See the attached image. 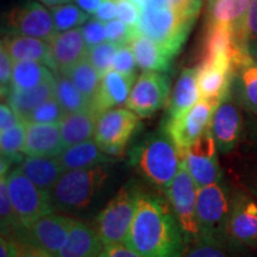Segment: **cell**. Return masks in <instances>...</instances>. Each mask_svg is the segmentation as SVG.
<instances>
[{"instance_id":"obj_29","label":"cell","mask_w":257,"mask_h":257,"mask_svg":"<svg viewBox=\"0 0 257 257\" xmlns=\"http://www.w3.org/2000/svg\"><path fill=\"white\" fill-rule=\"evenodd\" d=\"M54 96H55V79L30 89H10L6 94V100L25 121L32 111Z\"/></svg>"},{"instance_id":"obj_32","label":"cell","mask_w":257,"mask_h":257,"mask_svg":"<svg viewBox=\"0 0 257 257\" xmlns=\"http://www.w3.org/2000/svg\"><path fill=\"white\" fill-rule=\"evenodd\" d=\"M55 79L47 64L38 61H16L10 89H30Z\"/></svg>"},{"instance_id":"obj_47","label":"cell","mask_w":257,"mask_h":257,"mask_svg":"<svg viewBox=\"0 0 257 257\" xmlns=\"http://www.w3.org/2000/svg\"><path fill=\"white\" fill-rule=\"evenodd\" d=\"M99 257H143L126 244H110L105 245Z\"/></svg>"},{"instance_id":"obj_17","label":"cell","mask_w":257,"mask_h":257,"mask_svg":"<svg viewBox=\"0 0 257 257\" xmlns=\"http://www.w3.org/2000/svg\"><path fill=\"white\" fill-rule=\"evenodd\" d=\"M63 149L60 123H27L25 156L57 157Z\"/></svg>"},{"instance_id":"obj_27","label":"cell","mask_w":257,"mask_h":257,"mask_svg":"<svg viewBox=\"0 0 257 257\" xmlns=\"http://www.w3.org/2000/svg\"><path fill=\"white\" fill-rule=\"evenodd\" d=\"M18 168L37 187L49 193L64 172L59 157L25 156L19 162Z\"/></svg>"},{"instance_id":"obj_42","label":"cell","mask_w":257,"mask_h":257,"mask_svg":"<svg viewBox=\"0 0 257 257\" xmlns=\"http://www.w3.org/2000/svg\"><path fill=\"white\" fill-rule=\"evenodd\" d=\"M136 34H138V32L134 31L133 29L125 24L124 22H121L120 19H113V21L106 23L107 41L118 44V46L128 44Z\"/></svg>"},{"instance_id":"obj_41","label":"cell","mask_w":257,"mask_h":257,"mask_svg":"<svg viewBox=\"0 0 257 257\" xmlns=\"http://www.w3.org/2000/svg\"><path fill=\"white\" fill-rule=\"evenodd\" d=\"M81 31L85 38L86 46L88 49H92L99 44L107 41L106 35V23L98 21L95 18H91L81 27Z\"/></svg>"},{"instance_id":"obj_11","label":"cell","mask_w":257,"mask_h":257,"mask_svg":"<svg viewBox=\"0 0 257 257\" xmlns=\"http://www.w3.org/2000/svg\"><path fill=\"white\" fill-rule=\"evenodd\" d=\"M218 102L219 101L200 99L181 117L166 121L165 133L172 138L182 159H185L188 147L210 127L212 115Z\"/></svg>"},{"instance_id":"obj_53","label":"cell","mask_w":257,"mask_h":257,"mask_svg":"<svg viewBox=\"0 0 257 257\" xmlns=\"http://www.w3.org/2000/svg\"><path fill=\"white\" fill-rule=\"evenodd\" d=\"M38 2L42 3L43 5L49 6V8H53V6H56V5L67 4V3H69L70 0H38Z\"/></svg>"},{"instance_id":"obj_21","label":"cell","mask_w":257,"mask_h":257,"mask_svg":"<svg viewBox=\"0 0 257 257\" xmlns=\"http://www.w3.org/2000/svg\"><path fill=\"white\" fill-rule=\"evenodd\" d=\"M199 67L186 68L180 74L175 87L169 96L167 106V120H173L181 117L186 112L191 110L200 100L199 91ZM166 120V121H167Z\"/></svg>"},{"instance_id":"obj_7","label":"cell","mask_w":257,"mask_h":257,"mask_svg":"<svg viewBox=\"0 0 257 257\" xmlns=\"http://www.w3.org/2000/svg\"><path fill=\"white\" fill-rule=\"evenodd\" d=\"M6 182L15 212L24 229L40 218L53 213L55 207L50 193L37 187L18 167L6 174Z\"/></svg>"},{"instance_id":"obj_12","label":"cell","mask_w":257,"mask_h":257,"mask_svg":"<svg viewBox=\"0 0 257 257\" xmlns=\"http://www.w3.org/2000/svg\"><path fill=\"white\" fill-rule=\"evenodd\" d=\"M170 93V81L165 73L143 72L135 81L126 105L138 117H150L166 105Z\"/></svg>"},{"instance_id":"obj_28","label":"cell","mask_w":257,"mask_h":257,"mask_svg":"<svg viewBox=\"0 0 257 257\" xmlns=\"http://www.w3.org/2000/svg\"><path fill=\"white\" fill-rule=\"evenodd\" d=\"M57 157L64 172L73 169L92 168V167L100 166L101 163L110 161V156L102 152L94 138L64 148Z\"/></svg>"},{"instance_id":"obj_36","label":"cell","mask_w":257,"mask_h":257,"mask_svg":"<svg viewBox=\"0 0 257 257\" xmlns=\"http://www.w3.org/2000/svg\"><path fill=\"white\" fill-rule=\"evenodd\" d=\"M50 12L57 34L81 28L89 17V15L86 14L78 5L70 3L53 6L50 8Z\"/></svg>"},{"instance_id":"obj_19","label":"cell","mask_w":257,"mask_h":257,"mask_svg":"<svg viewBox=\"0 0 257 257\" xmlns=\"http://www.w3.org/2000/svg\"><path fill=\"white\" fill-rule=\"evenodd\" d=\"M135 81L136 78H130L111 69L101 78L100 87L92 102V108L98 114H101L111 108L125 106Z\"/></svg>"},{"instance_id":"obj_22","label":"cell","mask_w":257,"mask_h":257,"mask_svg":"<svg viewBox=\"0 0 257 257\" xmlns=\"http://www.w3.org/2000/svg\"><path fill=\"white\" fill-rule=\"evenodd\" d=\"M2 46L15 61H38L47 64L55 73L50 42L36 37L6 35L2 40Z\"/></svg>"},{"instance_id":"obj_24","label":"cell","mask_w":257,"mask_h":257,"mask_svg":"<svg viewBox=\"0 0 257 257\" xmlns=\"http://www.w3.org/2000/svg\"><path fill=\"white\" fill-rule=\"evenodd\" d=\"M104 246L95 227L75 220L68 239L56 257H99Z\"/></svg>"},{"instance_id":"obj_51","label":"cell","mask_w":257,"mask_h":257,"mask_svg":"<svg viewBox=\"0 0 257 257\" xmlns=\"http://www.w3.org/2000/svg\"><path fill=\"white\" fill-rule=\"evenodd\" d=\"M73 2L75 3L80 9L83 10L86 14L91 16L95 14L96 10L99 9V6L101 5V3L104 2V0H73Z\"/></svg>"},{"instance_id":"obj_38","label":"cell","mask_w":257,"mask_h":257,"mask_svg":"<svg viewBox=\"0 0 257 257\" xmlns=\"http://www.w3.org/2000/svg\"><path fill=\"white\" fill-rule=\"evenodd\" d=\"M119 47L120 46H118V44L106 41L104 43L92 48V49H88L86 57L91 61V63L95 67L101 78L106 73L110 72L113 67L115 53Z\"/></svg>"},{"instance_id":"obj_39","label":"cell","mask_w":257,"mask_h":257,"mask_svg":"<svg viewBox=\"0 0 257 257\" xmlns=\"http://www.w3.org/2000/svg\"><path fill=\"white\" fill-rule=\"evenodd\" d=\"M67 113L61 107L55 96L38 106L25 119L27 123H60Z\"/></svg>"},{"instance_id":"obj_44","label":"cell","mask_w":257,"mask_h":257,"mask_svg":"<svg viewBox=\"0 0 257 257\" xmlns=\"http://www.w3.org/2000/svg\"><path fill=\"white\" fill-rule=\"evenodd\" d=\"M117 18L137 31L141 18V10L131 0H117Z\"/></svg>"},{"instance_id":"obj_8","label":"cell","mask_w":257,"mask_h":257,"mask_svg":"<svg viewBox=\"0 0 257 257\" xmlns=\"http://www.w3.org/2000/svg\"><path fill=\"white\" fill-rule=\"evenodd\" d=\"M3 32L51 42L57 32L50 10L36 0L18 3L3 17Z\"/></svg>"},{"instance_id":"obj_15","label":"cell","mask_w":257,"mask_h":257,"mask_svg":"<svg viewBox=\"0 0 257 257\" xmlns=\"http://www.w3.org/2000/svg\"><path fill=\"white\" fill-rule=\"evenodd\" d=\"M227 237L240 245L257 248V197L249 191H233Z\"/></svg>"},{"instance_id":"obj_40","label":"cell","mask_w":257,"mask_h":257,"mask_svg":"<svg viewBox=\"0 0 257 257\" xmlns=\"http://www.w3.org/2000/svg\"><path fill=\"white\" fill-rule=\"evenodd\" d=\"M136 57L134 55L130 44H124L118 48L112 69L130 78H136Z\"/></svg>"},{"instance_id":"obj_50","label":"cell","mask_w":257,"mask_h":257,"mask_svg":"<svg viewBox=\"0 0 257 257\" xmlns=\"http://www.w3.org/2000/svg\"><path fill=\"white\" fill-rule=\"evenodd\" d=\"M18 242L14 238L3 236L0 239V257H17Z\"/></svg>"},{"instance_id":"obj_34","label":"cell","mask_w":257,"mask_h":257,"mask_svg":"<svg viewBox=\"0 0 257 257\" xmlns=\"http://www.w3.org/2000/svg\"><path fill=\"white\" fill-rule=\"evenodd\" d=\"M55 99L66 113L92 107L91 101L79 91L66 74L55 73Z\"/></svg>"},{"instance_id":"obj_52","label":"cell","mask_w":257,"mask_h":257,"mask_svg":"<svg viewBox=\"0 0 257 257\" xmlns=\"http://www.w3.org/2000/svg\"><path fill=\"white\" fill-rule=\"evenodd\" d=\"M246 184H248V191L257 197V168L248 176Z\"/></svg>"},{"instance_id":"obj_37","label":"cell","mask_w":257,"mask_h":257,"mask_svg":"<svg viewBox=\"0 0 257 257\" xmlns=\"http://www.w3.org/2000/svg\"><path fill=\"white\" fill-rule=\"evenodd\" d=\"M234 32L243 51L257 61V0H252L242 25Z\"/></svg>"},{"instance_id":"obj_49","label":"cell","mask_w":257,"mask_h":257,"mask_svg":"<svg viewBox=\"0 0 257 257\" xmlns=\"http://www.w3.org/2000/svg\"><path fill=\"white\" fill-rule=\"evenodd\" d=\"M18 242V240H17ZM17 257H55L47 250L40 248L29 242H18Z\"/></svg>"},{"instance_id":"obj_25","label":"cell","mask_w":257,"mask_h":257,"mask_svg":"<svg viewBox=\"0 0 257 257\" xmlns=\"http://www.w3.org/2000/svg\"><path fill=\"white\" fill-rule=\"evenodd\" d=\"M98 118L99 114L92 107L64 115L63 119L60 121L63 148L93 140Z\"/></svg>"},{"instance_id":"obj_16","label":"cell","mask_w":257,"mask_h":257,"mask_svg":"<svg viewBox=\"0 0 257 257\" xmlns=\"http://www.w3.org/2000/svg\"><path fill=\"white\" fill-rule=\"evenodd\" d=\"M75 220L62 214L49 213L24 229L18 242H29L57 256L68 239L70 229Z\"/></svg>"},{"instance_id":"obj_31","label":"cell","mask_w":257,"mask_h":257,"mask_svg":"<svg viewBox=\"0 0 257 257\" xmlns=\"http://www.w3.org/2000/svg\"><path fill=\"white\" fill-rule=\"evenodd\" d=\"M252 0H208L206 23L225 24L237 30L242 25Z\"/></svg>"},{"instance_id":"obj_13","label":"cell","mask_w":257,"mask_h":257,"mask_svg":"<svg viewBox=\"0 0 257 257\" xmlns=\"http://www.w3.org/2000/svg\"><path fill=\"white\" fill-rule=\"evenodd\" d=\"M210 128L220 154L227 155L238 146L243 133L240 105L234 99L231 88L218 102L212 115Z\"/></svg>"},{"instance_id":"obj_30","label":"cell","mask_w":257,"mask_h":257,"mask_svg":"<svg viewBox=\"0 0 257 257\" xmlns=\"http://www.w3.org/2000/svg\"><path fill=\"white\" fill-rule=\"evenodd\" d=\"M252 250L231 239H198L188 244L184 257H257Z\"/></svg>"},{"instance_id":"obj_33","label":"cell","mask_w":257,"mask_h":257,"mask_svg":"<svg viewBox=\"0 0 257 257\" xmlns=\"http://www.w3.org/2000/svg\"><path fill=\"white\" fill-rule=\"evenodd\" d=\"M63 74L72 80L79 91L91 101V104L94 101L100 87L101 76L87 57L80 60Z\"/></svg>"},{"instance_id":"obj_10","label":"cell","mask_w":257,"mask_h":257,"mask_svg":"<svg viewBox=\"0 0 257 257\" xmlns=\"http://www.w3.org/2000/svg\"><path fill=\"white\" fill-rule=\"evenodd\" d=\"M138 115L128 108L115 107L99 114L94 141L108 156H119L136 130Z\"/></svg>"},{"instance_id":"obj_14","label":"cell","mask_w":257,"mask_h":257,"mask_svg":"<svg viewBox=\"0 0 257 257\" xmlns=\"http://www.w3.org/2000/svg\"><path fill=\"white\" fill-rule=\"evenodd\" d=\"M218 153L210 127L186 150L185 163L198 187L216 184L223 179Z\"/></svg>"},{"instance_id":"obj_35","label":"cell","mask_w":257,"mask_h":257,"mask_svg":"<svg viewBox=\"0 0 257 257\" xmlns=\"http://www.w3.org/2000/svg\"><path fill=\"white\" fill-rule=\"evenodd\" d=\"M27 137V121H21L16 126L0 133V150L2 159L11 165L14 162H21L23 157V150Z\"/></svg>"},{"instance_id":"obj_18","label":"cell","mask_w":257,"mask_h":257,"mask_svg":"<svg viewBox=\"0 0 257 257\" xmlns=\"http://www.w3.org/2000/svg\"><path fill=\"white\" fill-rule=\"evenodd\" d=\"M231 92L240 107L257 115V61L250 55L233 66Z\"/></svg>"},{"instance_id":"obj_5","label":"cell","mask_w":257,"mask_h":257,"mask_svg":"<svg viewBox=\"0 0 257 257\" xmlns=\"http://www.w3.org/2000/svg\"><path fill=\"white\" fill-rule=\"evenodd\" d=\"M104 167L66 170L50 191L51 201L57 210H79L88 206L105 182Z\"/></svg>"},{"instance_id":"obj_48","label":"cell","mask_w":257,"mask_h":257,"mask_svg":"<svg viewBox=\"0 0 257 257\" xmlns=\"http://www.w3.org/2000/svg\"><path fill=\"white\" fill-rule=\"evenodd\" d=\"M93 16L104 23L113 21L117 17V0H104Z\"/></svg>"},{"instance_id":"obj_2","label":"cell","mask_w":257,"mask_h":257,"mask_svg":"<svg viewBox=\"0 0 257 257\" xmlns=\"http://www.w3.org/2000/svg\"><path fill=\"white\" fill-rule=\"evenodd\" d=\"M182 160L178 148L166 133L150 135L133 153V165L141 175L165 191L178 174Z\"/></svg>"},{"instance_id":"obj_26","label":"cell","mask_w":257,"mask_h":257,"mask_svg":"<svg viewBox=\"0 0 257 257\" xmlns=\"http://www.w3.org/2000/svg\"><path fill=\"white\" fill-rule=\"evenodd\" d=\"M128 44L136 57L137 66L143 72L167 73L172 67V61L174 57L170 56L152 38L138 32Z\"/></svg>"},{"instance_id":"obj_1","label":"cell","mask_w":257,"mask_h":257,"mask_svg":"<svg viewBox=\"0 0 257 257\" xmlns=\"http://www.w3.org/2000/svg\"><path fill=\"white\" fill-rule=\"evenodd\" d=\"M143 257H184L185 233L169 202L142 193L125 242Z\"/></svg>"},{"instance_id":"obj_3","label":"cell","mask_w":257,"mask_h":257,"mask_svg":"<svg viewBox=\"0 0 257 257\" xmlns=\"http://www.w3.org/2000/svg\"><path fill=\"white\" fill-rule=\"evenodd\" d=\"M197 18L188 17L166 6L148 3L141 9L137 31L152 38L174 57L184 47Z\"/></svg>"},{"instance_id":"obj_4","label":"cell","mask_w":257,"mask_h":257,"mask_svg":"<svg viewBox=\"0 0 257 257\" xmlns=\"http://www.w3.org/2000/svg\"><path fill=\"white\" fill-rule=\"evenodd\" d=\"M232 194L230 186L219 180L216 184L199 187L197 216L200 239L226 240Z\"/></svg>"},{"instance_id":"obj_46","label":"cell","mask_w":257,"mask_h":257,"mask_svg":"<svg viewBox=\"0 0 257 257\" xmlns=\"http://www.w3.org/2000/svg\"><path fill=\"white\" fill-rule=\"evenodd\" d=\"M23 121L17 112L10 106L8 102H2L0 105V133L9 130Z\"/></svg>"},{"instance_id":"obj_55","label":"cell","mask_w":257,"mask_h":257,"mask_svg":"<svg viewBox=\"0 0 257 257\" xmlns=\"http://www.w3.org/2000/svg\"><path fill=\"white\" fill-rule=\"evenodd\" d=\"M252 136H253V140H255L257 143V119L255 121V124L252 125Z\"/></svg>"},{"instance_id":"obj_54","label":"cell","mask_w":257,"mask_h":257,"mask_svg":"<svg viewBox=\"0 0 257 257\" xmlns=\"http://www.w3.org/2000/svg\"><path fill=\"white\" fill-rule=\"evenodd\" d=\"M131 2H133L134 3V4L135 5H136L137 6V8L138 9H143L144 8V6H146L147 4H148V3H149L150 2V0H131Z\"/></svg>"},{"instance_id":"obj_6","label":"cell","mask_w":257,"mask_h":257,"mask_svg":"<svg viewBox=\"0 0 257 257\" xmlns=\"http://www.w3.org/2000/svg\"><path fill=\"white\" fill-rule=\"evenodd\" d=\"M141 194L133 185H126L98 214L95 229L105 245L126 242Z\"/></svg>"},{"instance_id":"obj_20","label":"cell","mask_w":257,"mask_h":257,"mask_svg":"<svg viewBox=\"0 0 257 257\" xmlns=\"http://www.w3.org/2000/svg\"><path fill=\"white\" fill-rule=\"evenodd\" d=\"M55 73H64L80 60L87 56L88 48L86 46L81 28L59 32L50 42Z\"/></svg>"},{"instance_id":"obj_43","label":"cell","mask_w":257,"mask_h":257,"mask_svg":"<svg viewBox=\"0 0 257 257\" xmlns=\"http://www.w3.org/2000/svg\"><path fill=\"white\" fill-rule=\"evenodd\" d=\"M149 3L175 10L188 17L198 18L204 0H150Z\"/></svg>"},{"instance_id":"obj_23","label":"cell","mask_w":257,"mask_h":257,"mask_svg":"<svg viewBox=\"0 0 257 257\" xmlns=\"http://www.w3.org/2000/svg\"><path fill=\"white\" fill-rule=\"evenodd\" d=\"M198 67V82L201 99L219 101L231 88L232 64L227 62H204Z\"/></svg>"},{"instance_id":"obj_9","label":"cell","mask_w":257,"mask_h":257,"mask_svg":"<svg viewBox=\"0 0 257 257\" xmlns=\"http://www.w3.org/2000/svg\"><path fill=\"white\" fill-rule=\"evenodd\" d=\"M198 189L185 160H182L178 174L166 192L188 244L200 239V227L197 216Z\"/></svg>"},{"instance_id":"obj_45","label":"cell","mask_w":257,"mask_h":257,"mask_svg":"<svg viewBox=\"0 0 257 257\" xmlns=\"http://www.w3.org/2000/svg\"><path fill=\"white\" fill-rule=\"evenodd\" d=\"M15 61L10 56L4 47L0 48V87H2V96H6L11 87L12 72H14Z\"/></svg>"}]
</instances>
